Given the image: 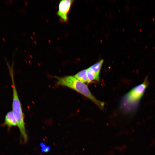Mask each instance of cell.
Segmentation results:
<instances>
[{
	"label": "cell",
	"mask_w": 155,
	"mask_h": 155,
	"mask_svg": "<svg viewBox=\"0 0 155 155\" xmlns=\"http://www.w3.org/2000/svg\"><path fill=\"white\" fill-rule=\"evenodd\" d=\"M9 71L12 82L13 90L12 112L16 119L21 137L25 143L28 140V135L26 131L24 121V114L22 110V105L19 99L14 82L13 66L8 65Z\"/></svg>",
	"instance_id": "1"
},
{
	"label": "cell",
	"mask_w": 155,
	"mask_h": 155,
	"mask_svg": "<svg viewBox=\"0 0 155 155\" xmlns=\"http://www.w3.org/2000/svg\"><path fill=\"white\" fill-rule=\"evenodd\" d=\"M56 78L57 85L65 86L74 90L90 99L101 109H103L104 103L96 99L91 93L87 86L73 76L56 77Z\"/></svg>",
	"instance_id": "2"
},
{
	"label": "cell",
	"mask_w": 155,
	"mask_h": 155,
	"mask_svg": "<svg viewBox=\"0 0 155 155\" xmlns=\"http://www.w3.org/2000/svg\"><path fill=\"white\" fill-rule=\"evenodd\" d=\"M148 85L146 77L142 83L133 88L125 95L123 103L127 112L133 113L136 110Z\"/></svg>",
	"instance_id": "3"
},
{
	"label": "cell",
	"mask_w": 155,
	"mask_h": 155,
	"mask_svg": "<svg viewBox=\"0 0 155 155\" xmlns=\"http://www.w3.org/2000/svg\"><path fill=\"white\" fill-rule=\"evenodd\" d=\"M73 1L71 0H64L61 1L59 3L57 14L61 20L64 22L67 21L68 14Z\"/></svg>",
	"instance_id": "4"
},
{
	"label": "cell",
	"mask_w": 155,
	"mask_h": 155,
	"mask_svg": "<svg viewBox=\"0 0 155 155\" xmlns=\"http://www.w3.org/2000/svg\"><path fill=\"white\" fill-rule=\"evenodd\" d=\"M103 62V60L102 59L87 69L88 74L96 80L99 81L100 73Z\"/></svg>",
	"instance_id": "5"
},
{
	"label": "cell",
	"mask_w": 155,
	"mask_h": 155,
	"mask_svg": "<svg viewBox=\"0 0 155 155\" xmlns=\"http://www.w3.org/2000/svg\"><path fill=\"white\" fill-rule=\"evenodd\" d=\"M3 125L8 127L9 129L17 126L16 121L12 111H10L6 114Z\"/></svg>",
	"instance_id": "6"
},
{
	"label": "cell",
	"mask_w": 155,
	"mask_h": 155,
	"mask_svg": "<svg viewBox=\"0 0 155 155\" xmlns=\"http://www.w3.org/2000/svg\"><path fill=\"white\" fill-rule=\"evenodd\" d=\"M73 76L77 79L84 83H88L87 69L79 72Z\"/></svg>",
	"instance_id": "7"
},
{
	"label": "cell",
	"mask_w": 155,
	"mask_h": 155,
	"mask_svg": "<svg viewBox=\"0 0 155 155\" xmlns=\"http://www.w3.org/2000/svg\"><path fill=\"white\" fill-rule=\"evenodd\" d=\"M41 147V151L43 152H46L49 151L50 148L49 146H46L43 143L40 144Z\"/></svg>",
	"instance_id": "8"
}]
</instances>
